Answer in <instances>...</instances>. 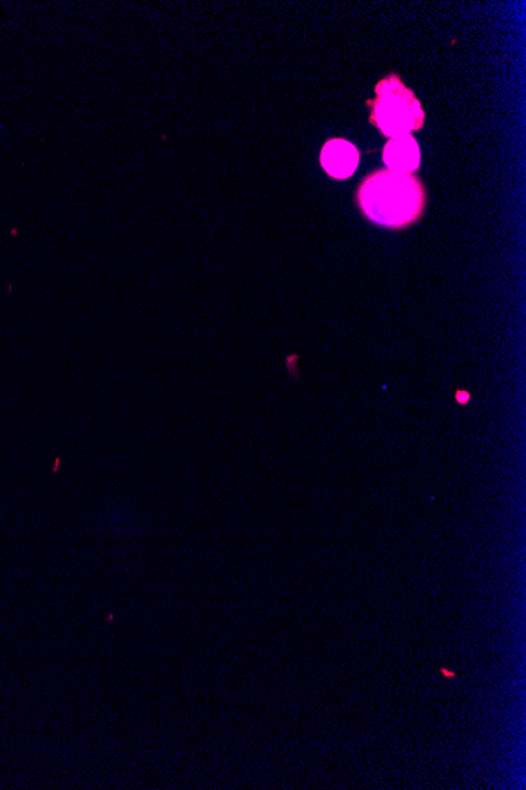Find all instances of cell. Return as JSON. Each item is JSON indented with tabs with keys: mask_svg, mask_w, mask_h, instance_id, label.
<instances>
[{
	"mask_svg": "<svg viewBox=\"0 0 526 790\" xmlns=\"http://www.w3.org/2000/svg\"><path fill=\"white\" fill-rule=\"evenodd\" d=\"M358 204L369 220L386 228L402 229L418 221L426 209V190L413 174L380 169L358 188Z\"/></svg>",
	"mask_w": 526,
	"mask_h": 790,
	"instance_id": "1",
	"label": "cell"
},
{
	"mask_svg": "<svg viewBox=\"0 0 526 790\" xmlns=\"http://www.w3.org/2000/svg\"><path fill=\"white\" fill-rule=\"evenodd\" d=\"M371 106V122L389 139L412 135V131L423 128L426 122L421 103L413 90L405 87L397 75L386 76L375 86L374 100H367Z\"/></svg>",
	"mask_w": 526,
	"mask_h": 790,
	"instance_id": "2",
	"label": "cell"
},
{
	"mask_svg": "<svg viewBox=\"0 0 526 790\" xmlns=\"http://www.w3.org/2000/svg\"><path fill=\"white\" fill-rule=\"evenodd\" d=\"M320 163L328 176L345 180L353 176L360 163V152L352 142L330 139L320 153Z\"/></svg>",
	"mask_w": 526,
	"mask_h": 790,
	"instance_id": "3",
	"label": "cell"
},
{
	"mask_svg": "<svg viewBox=\"0 0 526 790\" xmlns=\"http://www.w3.org/2000/svg\"><path fill=\"white\" fill-rule=\"evenodd\" d=\"M383 161L389 171L399 172V174H412L419 168L421 163V152H419L418 142L412 135L402 136V138L389 139L388 144L383 150Z\"/></svg>",
	"mask_w": 526,
	"mask_h": 790,
	"instance_id": "4",
	"label": "cell"
}]
</instances>
